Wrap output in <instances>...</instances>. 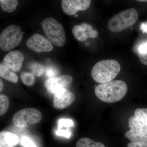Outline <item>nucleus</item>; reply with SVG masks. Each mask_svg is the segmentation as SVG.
I'll list each match as a JSON object with an SVG mask.
<instances>
[{"label":"nucleus","mask_w":147,"mask_h":147,"mask_svg":"<svg viewBox=\"0 0 147 147\" xmlns=\"http://www.w3.org/2000/svg\"><path fill=\"white\" fill-rule=\"evenodd\" d=\"M9 100L5 95H0V115H4L8 110L9 106Z\"/></svg>","instance_id":"22"},{"label":"nucleus","mask_w":147,"mask_h":147,"mask_svg":"<svg viewBox=\"0 0 147 147\" xmlns=\"http://www.w3.org/2000/svg\"><path fill=\"white\" fill-rule=\"evenodd\" d=\"M21 79L23 84L26 86H31L34 83V75L30 72L23 71L21 74Z\"/></svg>","instance_id":"20"},{"label":"nucleus","mask_w":147,"mask_h":147,"mask_svg":"<svg viewBox=\"0 0 147 147\" xmlns=\"http://www.w3.org/2000/svg\"><path fill=\"white\" fill-rule=\"evenodd\" d=\"M45 73L47 77L50 79L55 77V76L57 75V71L53 67H48L46 68Z\"/></svg>","instance_id":"27"},{"label":"nucleus","mask_w":147,"mask_h":147,"mask_svg":"<svg viewBox=\"0 0 147 147\" xmlns=\"http://www.w3.org/2000/svg\"><path fill=\"white\" fill-rule=\"evenodd\" d=\"M24 60L23 53L18 50H14L5 55L3 64L12 71L18 72L21 70Z\"/></svg>","instance_id":"12"},{"label":"nucleus","mask_w":147,"mask_h":147,"mask_svg":"<svg viewBox=\"0 0 147 147\" xmlns=\"http://www.w3.org/2000/svg\"><path fill=\"white\" fill-rule=\"evenodd\" d=\"M18 142L19 139L16 134L5 130L0 133V147H15Z\"/></svg>","instance_id":"13"},{"label":"nucleus","mask_w":147,"mask_h":147,"mask_svg":"<svg viewBox=\"0 0 147 147\" xmlns=\"http://www.w3.org/2000/svg\"><path fill=\"white\" fill-rule=\"evenodd\" d=\"M44 33L52 44L62 47L66 40L63 27L56 19L53 18H47L41 23Z\"/></svg>","instance_id":"4"},{"label":"nucleus","mask_w":147,"mask_h":147,"mask_svg":"<svg viewBox=\"0 0 147 147\" xmlns=\"http://www.w3.org/2000/svg\"><path fill=\"white\" fill-rule=\"evenodd\" d=\"M73 121L70 119H61L58 121V128H67L73 127Z\"/></svg>","instance_id":"24"},{"label":"nucleus","mask_w":147,"mask_h":147,"mask_svg":"<svg viewBox=\"0 0 147 147\" xmlns=\"http://www.w3.org/2000/svg\"><path fill=\"white\" fill-rule=\"evenodd\" d=\"M91 1L90 0H63L61 7L64 13L69 16L76 14L79 11H85L88 9Z\"/></svg>","instance_id":"10"},{"label":"nucleus","mask_w":147,"mask_h":147,"mask_svg":"<svg viewBox=\"0 0 147 147\" xmlns=\"http://www.w3.org/2000/svg\"><path fill=\"white\" fill-rule=\"evenodd\" d=\"M129 127L125 136L131 142H142L147 144V127L134 116L129 119Z\"/></svg>","instance_id":"7"},{"label":"nucleus","mask_w":147,"mask_h":147,"mask_svg":"<svg viewBox=\"0 0 147 147\" xmlns=\"http://www.w3.org/2000/svg\"><path fill=\"white\" fill-rule=\"evenodd\" d=\"M72 81L73 79L71 76L64 74L47 79L45 82V86L49 92L55 94L63 89H67Z\"/></svg>","instance_id":"9"},{"label":"nucleus","mask_w":147,"mask_h":147,"mask_svg":"<svg viewBox=\"0 0 147 147\" xmlns=\"http://www.w3.org/2000/svg\"><path fill=\"white\" fill-rule=\"evenodd\" d=\"M24 32L21 28L11 25L5 29L0 35V47L4 51H10L17 47L23 38Z\"/></svg>","instance_id":"5"},{"label":"nucleus","mask_w":147,"mask_h":147,"mask_svg":"<svg viewBox=\"0 0 147 147\" xmlns=\"http://www.w3.org/2000/svg\"><path fill=\"white\" fill-rule=\"evenodd\" d=\"M0 76L11 83L15 84L18 82V77L16 74L11 71L9 69L2 63L0 64Z\"/></svg>","instance_id":"14"},{"label":"nucleus","mask_w":147,"mask_h":147,"mask_svg":"<svg viewBox=\"0 0 147 147\" xmlns=\"http://www.w3.org/2000/svg\"><path fill=\"white\" fill-rule=\"evenodd\" d=\"M140 29L144 33L147 34V21L141 23L140 26Z\"/></svg>","instance_id":"29"},{"label":"nucleus","mask_w":147,"mask_h":147,"mask_svg":"<svg viewBox=\"0 0 147 147\" xmlns=\"http://www.w3.org/2000/svg\"><path fill=\"white\" fill-rule=\"evenodd\" d=\"M127 85L122 80L100 84L96 87L95 94L103 102L112 103L121 100L126 94Z\"/></svg>","instance_id":"1"},{"label":"nucleus","mask_w":147,"mask_h":147,"mask_svg":"<svg viewBox=\"0 0 147 147\" xmlns=\"http://www.w3.org/2000/svg\"><path fill=\"white\" fill-rule=\"evenodd\" d=\"M76 147H105L102 143L96 142L88 138H82L78 140Z\"/></svg>","instance_id":"15"},{"label":"nucleus","mask_w":147,"mask_h":147,"mask_svg":"<svg viewBox=\"0 0 147 147\" xmlns=\"http://www.w3.org/2000/svg\"><path fill=\"white\" fill-rule=\"evenodd\" d=\"M0 82H1V83H0V85H1V87H0V91L1 92L3 90L4 86L3 82L1 79H0Z\"/></svg>","instance_id":"30"},{"label":"nucleus","mask_w":147,"mask_h":147,"mask_svg":"<svg viewBox=\"0 0 147 147\" xmlns=\"http://www.w3.org/2000/svg\"><path fill=\"white\" fill-rule=\"evenodd\" d=\"M137 1L142 2H147V0H139Z\"/></svg>","instance_id":"31"},{"label":"nucleus","mask_w":147,"mask_h":147,"mask_svg":"<svg viewBox=\"0 0 147 147\" xmlns=\"http://www.w3.org/2000/svg\"><path fill=\"white\" fill-rule=\"evenodd\" d=\"M138 18L137 11L134 8L123 11L110 18L108 24V29L114 33L122 31L134 25Z\"/></svg>","instance_id":"3"},{"label":"nucleus","mask_w":147,"mask_h":147,"mask_svg":"<svg viewBox=\"0 0 147 147\" xmlns=\"http://www.w3.org/2000/svg\"><path fill=\"white\" fill-rule=\"evenodd\" d=\"M33 74L38 77L42 76L44 72V67L41 64L33 63L30 65Z\"/></svg>","instance_id":"23"},{"label":"nucleus","mask_w":147,"mask_h":147,"mask_svg":"<svg viewBox=\"0 0 147 147\" xmlns=\"http://www.w3.org/2000/svg\"><path fill=\"white\" fill-rule=\"evenodd\" d=\"M127 147H147V143L131 142L127 145Z\"/></svg>","instance_id":"28"},{"label":"nucleus","mask_w":147,"mask_h":147,"mask_svg":"<svg viewBox=\"0 0 147 147\" xmlns=\"http://www.w3.org/2000/svg\"><path fill=\"white\" fill-rule=\"evenodd\" d=\"M72 33L77 40L84 41L88 38L85 31L80 25H76L72 29Z\"/></svg>","instance_id":"18"},{"label":"nucleus","mask_w":147,"mask_h":147,"mask_svg":"<svg viewBox=\"0 0 147 147\" xmlns=\"http://www.w3.org/2000/svg\"><path fill=\"white\" fill-rule=\"evenodd\" d=\"M56 134L58 136H61L66 138H70L71 136V132L69 129L58 128L56 131Z\"/></svg>","instance_id":"25"},{"label":"nucleus","mask_w":147,"mask_h":147,"mask_svg":"<svg viewBox=\"0 0 147 147\" xmlns=\"http://www.w3.org/2000/svg\"><path fill=\"white\" fill-rule=\"evenodd\" d=\"M134 117L147 127V108H138L134 111Z\"/></svg>","instance_id":"19"},{"label":"nucleus","mask_w":147,"mask_h":147,"mask_svg":"<svg viewBox=\"0 0 147 147\" xmlns=\"http://www.w3.org/2000/svg\"><path fill=\"white\" fill-rule=\"evenodd\" d=\"M27 47L36 53H48L53 49L52 42L48 38L39 34H34L27 40Z\"/></svg>","instance_id":"8"},{"label":"nucleus","mask_w":147,"mask_h":147,"mask_svg":"<svg viewBox=\"0 0 147 147\" xmlns=\"http://www.w3.org/2000/svg\"><path fill=\"white\" fill-rule=\"evenodd\" d=\"M42 119V115L39 110L35 108H26L15 113L12 122L15 126L19 128L39 123Z\"/></svg>","instance_id":"6"},{"label":"nucleus","mask_w":147,"mask_h":147,"mask_svg":"<svg viewBox=\"0 0 147 147\" xmlns=\"http://www.w3.org/2000/svg\"><path fill=\"white\" fill-rule=\"evenodd\" d=\"M138 55L140 62L147 65V40L143 41L139 45Z\"/></svg>","instance_id":"17"},{"label":"nucleus","mask_w":147,"mask_h":147,"mask_svg":"<svg viewBox=\"0 0 147 147\" xmlns=\"http://www.w3.org/2000/svg\"><path fill=\"white\" fill-rule=\"evenodd\" d=\"M17 0H1L0 5L1 8L4 11L9 13L13 12L16 9L18 5Z\"/></svg>","instance_id":"16"},{"label":"nucleus","mask_w":147,"mask_h":147,"mask_svg":"<svg viewBox=\"0 0 147 147\" xmlns=\"http://www.w3.org/2000/svg\"><path fill=\"white\" fill-rule=\"evenodd\" d=\"M120 70L118 62L115 60H105L100 61L94 66L91 76L95 82L104 84L113 81Z\"/></svg>","instance_id":"2"},{"label":"nucleus","mask_w":147,"mask_h":147,"mask_svg":"<svg viewBox=\"0 0 147 147\" xmlns=\"http://www.w3.org/2000/svg\"><path fill=\"white\" fill-rule=\"evenodd\" d=\"M76 99L75 95L67 89H63L55 94L53 106L59 110H62L72 104Z\"/></svg>","instance_id":"11"},{"label":"nucleus","mask_w":147,"mask_h":147,"mask_svg":"<svg viewBox=\"0 0 147 147\" xmlns=\"http://www.w3.org/2000/svg\"><path fill=\"white\" fill-rule=\"evenodd\" d=\"M21 144L24 147H37L31 139L26 136L21 138Z\"/></svg>","instance_id":"26"},{"label":"nucleus","mask_w":147,"mask_h":147,"mask_svg":"<svg viewBox=\"0 0 147 147\" xmlns=\"http://www.w3.org/2000/svg\"><path fill=\"white\" fill-rule=\"evenodd\" d=\"M84 29L88 38H95L98 36V32L97 31L94 29L91 25L86 23H82L80 24Z\"/></svg>","instance_id":"21"}]
</instances>
